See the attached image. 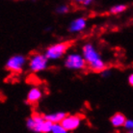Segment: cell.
<instances>
[{"mask_svg":"<svg viewBox=\"0 0 133 133\" xmlns=\"http://www.w3.org/2000/svg\"><path fill=\"white\" fill-rule=\"evenodd\" d=\"M82 54L86 60L87 66L94 72H102L106 70V63L104 62L99 51L93 43H87L82 46Z\"/></svg>","mask_w":133,"mask_h":133,"instance_id":"obj_1","label":"cell"},{"mask_svg":"<svg viewBox=\"0 0 133 133\" xmlns=\"http://www.w3.org/2000/svg\"><path fill=\"white\" fill-rule=\"evenodd\" d=\"M26 127L28 130L35 133H49L53 123L47 121L44 115L34 113L32 116L28 117L26 120Z\"/></svg>","mask_w":133,"mask_h":133,"instance_id":"obj_2","label":"cell"},{"mask_svg":"<svg viewBox=\"0 0 133 133\" xmlns=\"http://www.w3.org/2000/svg\"><path fill=\"white\" fill-rule=\"evenodd\" d=\"M86 66V60L82 53L70 52L66 54L64 59V66L70 70H74V71L83 70Z\"/></svg>","mask_w":133,"mask_h":133,"instance_id":"obj_3","label":"cell"},{"mask_svg":"<svg viewBox=\"0 0 133 133\" xmlns=\"http://www.w3.org/2000/svg\"><path fill=\"white\" fill-rule=\"evenodd\" d=\"M49 59L44 53H34L28 58V69L31 72L38 73L44 71L48 68Z\"/></svg>","mask_w":133,"mask_h":133,"instance_id":"obj_4","label":"cell"},{"mask_svg":"<svg viewBox=\"0 0 133 133\" xmlns=\"http://www.w3.org/2000/svg\"><path fill=\"white\" fill-rule=\"evenodd\" d=\"M69 47H70V43H68V42L55 43L49 45L44 50V54L49 59V61L60 60L66 55Z\"/></svg>","mask_w":133,"mask_h":133,"instance_id":"obj_5","label":"cell"},{"mask_svg":"<svg viewBox=\"0 0 133 133\" xmlns=\"http://www.w3.org/2000/svg\"><path fill=\"white\" fill-rule=\"evenodd\" d=\"M28 64L27 58L22 54H16L11 56L5 63V69L12 73L22 72L24 68Z\"/></svg>","mask_w":133,"mask_h":133,"instance_id":"obj_6","label":"cell"},{"mask_svg":"<svg viewBox=\"0 0 133 133\" xmlns=\"http://www.w3.org/2000/svg\"><path fill=\"white\" fill-rule=\"evenodd\" d=\"M81 123H82V117L80 115H66L61 123L63 124L68 132H70L76 130L81 125Z\"/></svg>","mask_w":133,"mask_h":133,"instance_id":"obj_7","label":"cell"},{"mask_svg":"<svg viewBox=\"0 0 133 133\" xmlns=\"http://www.w3.org/2000/svg\"><path fill=\"white\" fill-rule=\"evenodd\" d=\"M87 28V19L84 17H78L72 19L69 24L68 30L71 34H78L83 32Z\"/></svg>","mask_w":133,"mask_h":133,"instance_id":"obj_8","label":"cell"},{"mask_svg":"<svg viewBox=\"0 0 133 133\" xmlns=\"http://www.w3.org/2000/svg\"><path fill=\"white\" fill-rule=\"evenodd\" d=\"M43 93L41 88L37 86L32 87L27 93L26 103H28V104H36L43 98Z\"/></svg>","mask_w":133,"mask_h":133,"instance_id":"obj_9","label":"cell"},{"mask_svg":"<svg viewBox=\"0 0 133 133\" xmlns=\"http://www.w3.org/2000/svg\"><path fill=\"white\" fill-rule=\"evenodd\" d=\"M125 121H127V118L123 113L117 112V113H115L114 115L111 116L109 122L114 128H121V127H124Z\"/></svg>","mask_w":133,"mask_h":133,"instance_id":"obj_10","label":"cell"},{"mask_svg":"<svg viewBox=\"0 0 133 133\" xmlns=\"http://www.w3.org/2000/svg\"><path fill=\"white\" fill-rule=\"evenodd\" d=\"M68 114L66 112H63V111H57V112H53V113H49V114H44V117L47 121L51 122L52 123H62V121L65 119V117Z\"/></svg>","mask_w":133,"mask_h":133,"instance_id":"obj_11","label":"cell"},{"mask_svg":"<svg viewBox=\"0 0 133 133\" xmlns=\"http://www.w3.org/2000/svg\"><path fill=\"white\" fill-rule=\"evenodd\" d=\"M127 9V7L124 4H117L114 5L113 7H111L109 10V13L112 15H120V14L125 12Z\"/></svg>","mask_w":133,"mask_h":133,"instance_id":"obj_12","label":"cell"},{"mask_svg":"<svg viewBox=\"0 0 133 133\" xmlns=\"http://www.w3.org/2000/svg\"><path fill=\"white\" fill-rule=\"evenodd\" d=\"M66 129L61 123H56L52 124L51 127V133H66Z\"/></svg>","mask_w":133,"mask_h":133,"instance_id":"obj_13","label":"cell"},{"mask_svg":"<svg viewBox=\"0 0 133 133\" xmlns=\"http://www.w3.org/2000/svg\"><path fill=\"white\" fill-rule=\"evenodd\" d=\"M69 12H70V7H69V5H66V4H62V5L56 8V13L58 15H66Z\"/></svg>","mask_w":133,"mask_h":133,"instance_id":"obj_14","label":"cell"},{"mask_svg":"<svg viewBox=\"0 0 133 133\" xmlns=\"http://www.w3.org/2000/svg\"><path fill=\"white\" fill-rule=\"evenodd\" d=\"M123 128L127 130V131H128V132H131L133 130V120H131V119H127Z\"/></svg>","mask_w":133,"mask_h":133,"instance_id":"obj_15","label":"cell"},{"mask_svg":"<svg viewBox=\"0 0 133 133\" xmlns=\"http://www.w3.org/2000/svg\"><path fill=\"white\" fill-rule=\"evenodd\" d=\"M127 82H128V84H129L130 86L133 87V72H131L128 75V77H127Z\"/></svg>","mask_w":133,"mask_h":133,"instance_id":"obj_16","label":"cell"},{"mask_svg":"<svg viewBox=\"0 0 133 133\" xmlns=\"http://www.w3.org/2000/svg\"><path fill=\"white\" fill-rule=\"evenodd\" d=\"M93 3H94V0H85V1H84V3L82 4V6L89 7V6H91Z\"/></svg>","mask_w":133,"mask_h":133,"instance_id":"obj_17","label":"cell"},{"mask_svg":"<svg viewBox=\"0 0 133 133\" xmlns=\"http://www.w3.org/2000/svg\"><path fill=\"white\" fill-rule=\"evenodd\" d=\"M101 73H102V76L103 77H108V76H110V74H111V71H110L109 70H107V69H106V70H103Z\"/></svg>","mask_w":133,"mask_h":133,"instance_id":"obj_18","label":"cell"},{"mask_svg":"<svg viewBox=\"0 0 133 133\" xmlns=\"http://www.w3.org/2000/svg\"><path fill=\"white\" fill-rule=\"evenodd\" d=\"M74 4H77V5H82L84 3L85 0H71Z\"/></svg>","mask_w":133,"mask_h":133,"instance_id":"obj_19","label":"cell"},{"mask_svg":"<svg viewBox=\"0 0 133 133\" xmlns=\"http://www.w3.org/2000/svg\"><path fill=\"white\" fill-rule=\"evenodd\" d=\"M130 133H133V130H132V131H131V132H130Z\"/></svg>","mask_w":133,"mask_h":133,"instance_id":"obj_20","label":"cell"}]
</instances>
